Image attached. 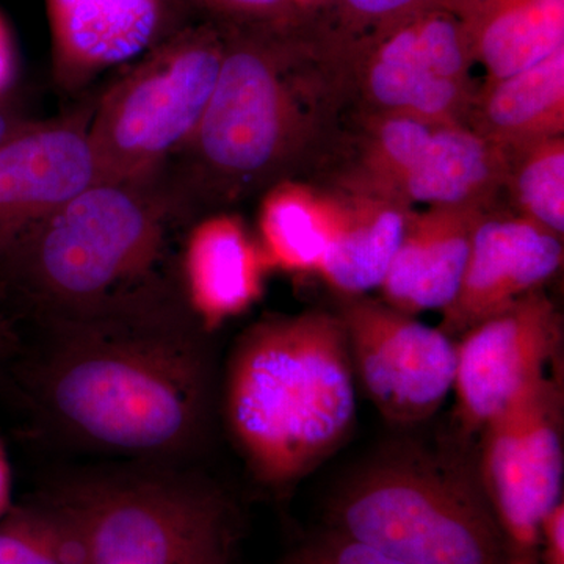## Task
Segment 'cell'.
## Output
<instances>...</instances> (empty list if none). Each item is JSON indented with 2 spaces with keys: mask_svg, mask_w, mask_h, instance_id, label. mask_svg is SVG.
<instances>
[{
  "mask_svg": "<svg viewBox=\"0 0 564 564\" xmlns=\"http://www.w3.org/2000/svg\"><path fill=\"white\" fill-rule=\"evenodd\" d=\"M182 293L110 313L43 322L29 388L52 426L87 447L170 462L191 454L209 421L212 366Z\"/></svg>",
  "mask_w": 564,
  "mask_h": 564,
  "instance_id": "1",
  "label": "cell"
},
{
  "mask_svg": "<svg viewBox=\"0 0 564 564\" xmlns=\"http://www.w3.org/2000/svg\"><path fill=\"white\" fill-rule=\"evenodd\" d=\"M225 28L209 106L159 180L187 218L285 180L317 128V77L295 35Z\"/></svg>",
  "mask_w": 564,
  "mask_h": 564,
  "instance_id": "2",
  "label": "cell"
},
{
  "mask_svg": "<svg viewBox=\"0 0 564 564\" xmlns=\"http://www.w3.org/2000/svg\"><path fill=\"white\" fill-rule=\"evenodd\" d=\"M355 378L339 315L272 318L245 333L228 366L225 414L256 478L295 484L344 444Z\"/></svg>",
  "mask_w": 564,
  "mask_h": 564,
  "instance_id": "3",
  "label": "cell"
},
{
  "mask_svg": "<svg viewBox=\"0 0 564 564\" xmlns=\"http://www.w3.org/2000/svg\"><path fill=\"white\" fill-rule=\"evenodd\" d=\"M187 220L161 184L98 182L0 256V270L41 322L91 317L170 291L173 229Z\"/></svg>",
  "mask_w": 564,
  "mask_h": 564,
  "instance_id": "4",
  "label": "cell"
},
{
  "mask_svg": "<svg viewBox=\"0 0 564 564\" xmlns=\"http://www.w3.org/2000/svg\"><path fill=\"white\" fill-rule=\"evenodd\" d=\"M328 529L403 564H507L484 485L429 451L389 452L333 497Z\"/></svg>",
  "mask_w": 564,
  "mask_h": 564,
  "instance_id": "5",
  "label": "cell"
},
{
  "mask_svg": "<svg viewBox=\"0 0 564 564\" xmlns=\"http://www.w3.org/2000/svg\"><path fill=\"white\" fill-rule=\"evenodd\" d=\"M46 499L73 522L85 564H232L231 507L176 470H99L62 481Z\"/></svg>",
  "mask_w": 564,
  "mask_h": 564,
  "instance_id": "6",
  "label": "cell"
},
{
  "mask_svg": "<svg viewBox=\"0 0 564 564\" xmlns=\"http://www.w3.org/2000/svg\"><path fill=\"white\" fill-rule=\"evenodd\" d=\"M225 47V24H187L128 65L93 104L88 135L101 181L161 180L203 120Z\"/></svg>",
  "mask_w": 564,
  "mask_h": 564,
  "instance_id": "7",
  "label": "cell"
},
{
  "mask_svg": "<svg viewBox=\"0 0 564 564\" xmlns=\"http://www.w3.org/2000/svg\"><path fill=\"white\" fill-rule=\"evenodd\" d=\"M356 77L370 115L467 126L475 95L473 52L462 24L425 7L355 41Z\"/></svg>",
  "mask_w": 564,
  "mask_h": 564,
  "instance_id": "8",
  "label": "cell"
},
{
  "mask_svg": "<svg viewBox=\"0 0 564 564\" xmlns=\"http://www.w3.org/2000/svg\"><path fill=\"white\" fill-rule=\"evenodd\" d=\"M562 406L549 377L481 430L480 481L513 555L532 558L545 516L563 502Z\"/></svg>",
  "mask_w": 564,
  "mask_h": 564,
  "instance_id": "9",
  "label": "cell"
},
{
  "mask_svg": "<svg viewBox=\"0 0 564 564\" xmlns=\"http://www.w3.org/2000/svg\"><path fill=\"white\" fill-rule=\"evenodd\" d=\"M355 377L388 421L433 417L454 392L456 344L441 328L384 302L356 296L339 314Z\"/></svg>",
  "mask_w": 564,
  "mask_h": 564,
  "instance_id": "10",
  "label": "cell"
},
{
  "mask_svg": "<svg viewBox=\"0 0 564 564\" xmlns=\"http://www.w3.org/2000/svg\"><path fill=\"white\" fill-rule=\"evenodd\" d=\"M562 317L543 291L467 329L456 340V417L481 432L541 381L562 345Z\"/></svg>",
  "mask_w": 564,
  "mask_h": 564,
  "instance_id": "11",
  "label": "cell"
},
{
  "mask_svg": "<svg viewBox=\"0 0 564 564\" xmlns=\"http://www.w3.org/2000/svg\"><path fill=\"white\" fill-rule=\"evenodd\" d=\"M93 106L32 121L0 143V256L55 209L101 182L88 126Z\"/></svg>",
  "mask_w": 564,
  "mask_h": 564,
  "instance_id": "12",
  "label": "cell"
},
{
  "mask_svg": "<svg viewBox=\"0 0 564 564\" xmlns=\"http://www.w3.org/2000/svg\"><path fill=\"white\" fill-rule=\"evenodd\" d=\"M52 76L80 91L107 70L139 61L184 28L188 0H44Z\"/></svg>",
  "mask_w": 564,
  "mask_h": 564,
  "instance_id": "13",
  "label": "cell"
},
{
  "mask_svg": "<svg viewBox=\"0 0 564 564\" xmlns=\"http://www.w3.org/2000/svg\"><path fill=\"white\" fill-rule=\"evenodd\" d=\"M563 237L521 217L486 214L475 231L462 285L440 328L454 339L503 313L551 280L563 263Z\"/></svg>",
  "mask_w": 564,
  "mask_h": 564,
  "instance_id": "14",
  "label": "cell"
},
{
  "mask_svg": "<svg viewBox=\"0 0 564 564\" xmlns=\"http://www.w3.org/2000/svg\"><path fill=\"white\" fill-rule=\"evenodd\" d=\"M486 214L480 206L413 210L380 288L383 302L410 315L451 306Z\"/></svg>",
  "mask_w": 564,
  "mask_h": 564,
  "instance_id": "15",
  "label": "cell"
},
{
  "mask_svg": "<svg viewBox=\"0 0 564 564\" xmlns=\"http://www.w3.org/2000/svg\"><path fill=\"white\" fill-rule=\"evenodd\" d=\"M269 270L258 239L239 217L209 215L193 226L181 254L188 310L203 329L217 328L261 299Z\"/></svg>",
  "mask_w": 564,
  "mask_h": 564,
  "instance_id": "16",
  "label": "cell"
},
{
  "mask_svg": "<svg viewBox=\"0 0 564 564\" xmlns=\"http://www.w3.org/2000/svg\"><path fill=\"white\" fill-rule=\"evenodd\" d=\"M333 232L318 273L348 299L380 289L413 207L345 181L329 193Z\"/></svg>",
  "mask_w": 564,
  "mask_h": 564,
  "instance_id": "17",
  "label": "cell"
},
{
  "mask_svg": "<svg viewBox=\"0 0 564 564\" xmlns=\"http://www.w3.org/2000/svg\"><path fill=\"white\" fill-rule=\"evenodd\" d=\"M462 24L486 82L503 79L564 47V0H436Z\"/></svg>",
  "mask_w": 564,
  "mask_h": 564,
  "instance_id": "18",
  "label": "cell"
},
{
  "mask_svg": "<svg viewBox=\"0 0 564 564\" xmlns=\"http://www.w3.org/2000/svg\"><path fill=\"white\" fill-rule=\"evenodd\" d=\"M508 155L469 126L443 124L397 181L391 198L406 206L488 207L505 187Z\"/></svg>",
  "mask_w": 564,
  "mask_h": 564,
  "instance_id": "19",
  "label": "cell"
},
{
  "mask_svg": "<svg viewBox=\"0 0 564 564\" xmlns=\"http://www.w3.org/2000/svg\"><path fill=\"white\" fill-rule=\"evenodd\" d=\"M467 126L507 155L564 135V47L530 68L486 82Z\"/></svg>",
  "mask_w": 564,
  "mask_h": 564,
  "instance_id": "20",
  "label": "cell"
},
{
  "mask_svg": "<svg viewBox=\"0 0 564 564\" xmlns=\"http://www.w3.org/2000/svg\"><path fill=\"white\" fill-rule=\"evenodd\" d=\"M333 232V203L292 180L269 187L259 206L258 243L270 269L318 273Z\"/></svg>",
  "mask_w": 564,
  "mask_h": 564,
  "instance_id": "21",
  "label": "cell"
},
{
  "mask_svg": "<svg viewBox=\"0 0 564 564\" xmlns=\"http://www.w3.org/2000/svg\"><path fill=\"white\" fill-rule=\"evenodd\" d=\"M0 564H85L68 516L44 497L0 518Z\"/></svg>",
  "mask_w": 564,
  "mask_h": 564,
  "instance_id": "22",
  "label": "cell"
},
{
  "mask_svg": "<svg viewBox=\"0 0 564 564\" xmlns=\"http://www.w3.org/2000/svg\"><path fill=\"white\" fill-rule=\"evenodd\" d=\"M505 185L510 188L521 217L563 237L564 135L508 155Z\"/></svg>",
  "mask_w": 564,
  "mask_h": 564,
  "instance_id": "23",
  "label": "cell"
},
{
  "mask_svg": "<svg viewBox=\"0 0 564 564\" xmlns=\"http://www.w3.org/2000/svg\"><path fill=\"white\" fill-rule=\"evenodd\" d=\"M191 6L202 7L226 24L261 31L292 33L299 24L302 11L293 0H188Z\"/></svg>",
  "mask_w": 564,
  "mask_h": 564,
  "instance_id": "24",
  "label": "cell"
},
{
  "mask_svg": "<svg viewBox=\"0 0 564 564\" xmlns=\"http://www.w3.org/2000/svg\"><path fill=\"white\" fill-rule=\"evenodd\" d=\"M282 564H403L328 529L289 554Z\"/></svg>",
  "mask_w": 564,
  "mask_h": 564,
  "instance_id": "25",
  "label": "cell"
},
{
  "mask_svg": "<svg viewBox=\"0 0 564 564\" xmlns=\"http://www.w3.org/2000/svg\"><path fill=\"white\" fill-rule=\"evenodd\" d=\"M340 21L352 35H369L415 11L433 6L436 0H333Z\"/></svg>",
  "mask_w": 564,
  "mask_h": 564,
  "instance_id": "26",
  "label": "cell"
},
{
  "mask_svg": "<svg viewBox=\"0 0 564 564\" xmlns=\"http://www.w3.org/2000/svg\"><path fill=\"white\" fill-rule=\"evenodd\" d=\"M543 564H564V503L560 502L545 516L540 530Z\"/></svg>",
  "mask_w": 564,
  "mask_h": 564,
  "instance_id": "27",
  "label": "cell"
},
{
  "mask_svg": "<svg viewBox=\"0 0 564 564\" xmlns=\"http://www.w3.org/2000/svg\"><path fill=\"white\" fill-rule=\"evenodd\" d=\"M17 73V58H14L13 41L6 22L0 18V96H6Z\"/></svg>",
  "mask_w": 564,
  "mask_h": 564,
  "instance_id": "28",
  "label": "cell"
},
{
  "mask_svg": "<svg viewBox=\"0 0 564 564\" xmlns=\"http://www.w3.org/2000/svg\"><path fill=\"white\" fill-rule=\"evenodd\" d=\"M31 120L24 118L20 110L14 109L6 96H0V143L10 139L14 133L20 132L25 126L31 124Z\"/></svg>",
  "mask_w": 564,
  "mask_h": 564,
  "instance_id": "29",
  "label": "cell"
},
{
  "mask_svg": "<svg viewBox=\"0 0 564 564\" xmlns=\"http://www.w3.org/2000/svg\"><path fill=\"white\" fill-rule=\"evenodd\" d=\"M14 347H17V334L0 302V359L6 358Z\"/></svg>",
  "mask_w": 564,
  "mask_h": 564,
  "instance_id": "30",
  "label": "cell"
},
{
  "mask_svg": "<svg viewBox=\"0 0 564 564\" xmlns=\"http://www.w3.org/2000/svg\"><path fill=\"white\" fill-rule=\"evenodd\" d=\"M7 503H9V475H7L6 462L0 452V518L9 510Z\"/></svg>",
  "mask_w": 564,
  "mask_h": 564,
  "instance_id": "31",
  "label": "cell"
},
{
  "mask_svg": "<svg viewBox=\"0 0 564 564\" xmlns=\"http://www.w3.org/2000/svg\"><path fill=\"white\" fill-rule=\"evenodd\" d=\"M293 2H295V6L299 7V10L304 14L306 11L317 9L318 6L333 2V0H293Z\"/></svg>",
  "mask_w": 564,
  "mask_h": 564,
  "instance_id": "32",
  "label": "cell"
},
{
  "mask_svg": "<svg viewBox=\"0 0 564 564\" xmlns=\"http://www.w3.org/2000/svg\"><path fill=\"white\" fill-rule=\"evenodd\" d=\"M507 564H534L533 558H529V556H519L513 555L510 560H508Z\"/></svg>",
  "mask_w": 564,
  "mask_h": 564,
  "instance_id": "33",
  "label": "cell"
}]
</instances>
